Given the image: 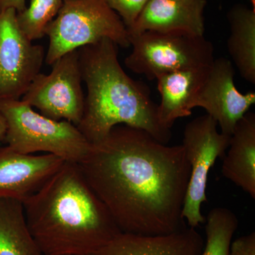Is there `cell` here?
<instances>
[{
    "instance_id": "ba28073f",
    "label": "cell",
    "mask_w": 255,
    "mask_h": 255,
    "mask_svg": "<svg viewBox=\"0 0 255 255\" xmlns=\"http://www.w3.org/2000/svg\"><path fill=\"white\" fill-rule=\"evenodd\" d=\"M52 65L49 74L37 75L21 100L48 118L68 121L78 127L85 99L78 50L63 55Z\"/></svg>"
},
{
    "instance_id": "44dd1931",
    "label": "cell",
    "mask_w": 255,
    "mask_h": 255,
    "mask_svg": "<svg viewBox=\"0 0 255 255\" xmlns=\"http://www.w3.org/2000/svg\"><path fill=\"white\" fill-rule=\"evenodd\" d=\"M231 255H255V233L252 232L232 242Z\"/></svg>"
},
{
    "instance_id": "277c9868",
    "label": "cell",
    "mask_w": 255,
    "mask_h": 255,
    "mask_svg": "<svg viewBox=\"0 0 255 255\" xmlns=\"http://www.w3.org/2000/svg\"><path fill=\"white\" fill-rule=\"evenodd\" d=\"M0 110L6 123V146L19 153L43 152L78 164L91 148L77 126L48 118L22 100L0 101Z\"/></svg>"
},
{
    "instance_id": "cb8c5ba5",
    "label": "cell",
    "mask_w": 255,
    "mask_h": 255,
    "mask_svg": "<svg viewBox=\"0 0 255 255\" xmlns=\"http://www.w3.org/2000/svg\"><path fill=\"white\" fill-rule=\"evenodd\" d=\"M251 1L253 6V9L255 10V0H251Z\"/></svg>"
},
{
    "instance_id": "2e32d148",
    "label": "cell",
    "mask_w": 255,
    "mask_h": 255,
    "mask_svg": "<svg viewBox=\"0 0 255 255\" xmlns=\"http://www.w3.org/2000/svg\"><path fill=\"white\" fill-rule=\"evenodd\" d=\"M229 54L244 80L255 84V10L236 4L227 14Z\"/></svg>"
},
{
    "instance_id": "7402d4cb",
    "label": "cell",
    "mask_w": 255,
    "mask_h": 255,
    "mask_svg": "<svg viewBox=\"0 0 255 255\" xmlns=\"http://www.w3.org/2000/svg\"><path fill=\"white\" fill-rule=\"evenodd\" d=\"M26 7V0H0V13L9 9H14L16 12H19Z\"/></svg>"
},
{
    "instance_id": "8fae6325",
    "label": "cell",
    "mask_w": 255,
    "mask_h": 255,
    "mask_svg": "<svg viewBox=\"0 0 255 255\" xmlns=\"http://www.w3.org/2000/svg\"><path fill=\"white\" fill-rule=\"evenodd\" d=\"M50 154L26 155L0 148V199L23 202L33 195L65 163Z\"/></svg>"
},
{
    "instance_id": "e0dca14e",
    "label": "cell",
    "mask_w": 255,
    "mask_h": 255,
    "mask_svg": "<svg viewBox=\"0 0 255 255\" xmlns=\"http://www.w3.org/2000/svg\"><path fill=\"white\" fill-rule=\"evenodd\" d=\"M0 255H43L30 232L21 201L0 199Z\"/></svg>"
},
{
    "instance_id": "7a4b0ae2",
    "label": "cell",
    "mask_w": 255,
    "mask_h": 255,
    "mask_svg": "<svg viewBox=\"0 0 255 255\" xmlns=\"http://www.w3.org/2000/svg\"><path fill=\"white\" fill-rule=\"evenodd\" d=\"M23 206L43 255H92L122 233L77 163L65 162Z\"/></svg>"
},
{
    "instance_id": "30bf717a",
    "label": "cell",
    "mask_w": 255,
    "mask_h": 255,
    "mask_svg": "<svg viewBox=\"0 0 255 255\" xmlns=\"http://www.w3.org/2000/svg\"><path fill=\"white\" fill-rule=\"evenodd\" d=\"M232 63L224 58L215 59L191 104L204 109L216 121L221 132L232 135L238 122L255 104V93L242 94L234 83Z\"/></svg>"
},
{
    "instance_id": "4fadbf2b",
    "label": "cell",
    "mask_w": 255,
    "mask_h": 255,
    "mask_svg": "<svg viewBox=\"0 0 255 255\" xmlns=\"http://www.w3.org/2000/svg\"><path fill=\"white\" fill-rule=\"evenodd\" d=\"M204 243L196 228L189 226L156 236L122 232L92 255H201Z\"/></svg>"
},
{
    "instance_id": "9a60e30c",
    "label": "cell",
    "mask_w": 255,
    "mask_h": 255,
    "mask_svg": "<svg viewBox=\"0 0 255 255\" xmlns=\"http://www.w3.org/2000/svg\"><path fill=\"white\" fill-rule=\"evenodd\" d=\"M223 157V177L255 199V114L246 113L236 124Z\"/></svg>"
},
{
    "instance_id": "9c48e42d",
    "label": "cell",
    "mask_w": 255,
    "mask_h": 255,
    "mask_svg": "<svg viewBox=\"0 0 255 255\" xmlns=\"http://www.w3.org/2000/svg\"><path fill=\"white\" fill-rule=\"evenodd\" d=\"M44 48L33 44L18 27L16 11L0 13V101L18 100L41 73Z\"/></svg>"
},
{
    "instance_id": "603a6c76",
    "label": "cell",
    "mask_w": 255,
    "mask_h": 255,
    "mask_svg": "<svg viewBox=\"0 0 255 255\" xmlns=\"http://www.w3.org/2000/svg\"><path fill=\"white\" fill-rule=\"evenodd\" d=\"M6 133V123L4 116L0 110V148L1 143L4 141Z\"/></svg>"
},
{
    "instance_id": "5bb4252c",
    "label": "cell",
    "mask_w": 255,
    "mask_h": 255,
    "mask_svg": "<svg viewBox=\"0 0 255 255\" xmlns=\"http://www.w3.org/2000/svg\"><path fill=\"white\" fill-rule=\"evenodd\" d=\"M211 65L172 72L157 79L161 99L157 105V117L162 127L171 130L177 119L191 115L192 101Z\"/></svg>"
},
{
    "instance_id": "3957f363",
    "label": "cell",
    "mask_w": 255,
    "mask_h": 255,
    "mask_svg": "<svg viewBox=\"0 0 255 255\" xmlns=\"http://www.w3.org/2000/svg\"><path fill=\"white\" fill-rule=\"evenodd\" d=\"M78 54L87 94L77 127L90 143L103 140L119 125L142 129L168 143L172 131L159 123L157 105L149 89L132 80L121 66L116 43L106 38L79 48Z\"/></svg>"
},
{
    "instance_id": "ffe728a7",
    "label": "cell",
    "mask_w": 255,
    "mask_h": 255,
    "mask_svg": "<svg viewBox=\"0 0 255 255\" xmlns=\"http://www.w3.org/2000/svg\"><path fill=\"white\" fill-rule=\"evenodd\" d=\"M150 0H105L111 9L120 16L127 30L132 27Z\"/></svg>"
},
{
    "instance_id": "52a82bcc",
    "label": "cell",
    "mask_w": 255,
    "mask_h": 255,
    "mask_svg": "<svg viewBox=\"0 0 255 255\" xmlns=\"http://www.w3.org/2000/svg\"><path fill=\"white\" fill-rule=\"evenodd\" d=\"M231 136L219 131L216 121L208 114L193 119L184 128L182 145L190 164L191 174L182 216L190 227L205 223L201 206L207 201L209 171L216 159L224 157Z\"/></svg>"
},
{
    "instance_id": "5b68a950",
    "label": "cell",
    "mask_w": 255,
    "mask_h": 255,
    "mask_svg": "<svg viewBox=\"0 0 255 255\" xmlns=\"http://www.w3.org/2000/svg\"><path fill=\"white\" fill-rule=\"evenodd\" d=\"M45 34L49 38L45 60L50 65L66 53L106 38L123 48L130 46L127 26L105 0H63Z\"/></svg>"
},
{
    "instance_id": "ac0fdd59",
    "label": "cell",
    "mask_w": 255,
    "mask_h": 255,
    "mask_svg": "<svg viewBox=\"0 0 255 255\" xmlns=\"http://www.w3.org/2000/svg\"><path fill=\"white\" fill-rule=\"evenodd\" d=\"M205 223L206 241L201 255H231L233 236L238 227L237 216L227 208H214Z\"/></svg>"
},
{
    "instance_id": "7c38bea8",
    "label": "cell",
    "mask_w": 255,
    "mask_h": 255,
    "mask_svg": "<svg viewBox=\"0 0 255 255\" xmlns=\"http://www.w3.org/2000/svg\"><path fill=\"white\" fill-rule=\"evenodd\" d=\"M206 4V0H150L128 30L129 37L147 31L204 36Z\"/></svg>"
},
{
    "instance_id": "8992f818",
    "label": "cell",
    "mask_w": 255,
    "mask_h": 255,
    "mask_svg": "<svg viewBox=\"0 0 255 255\" xmlns=\"http://www.w3.org/2000/svg\"><path fill=\"white\" fill-rule=\"evenodd\" d=\"M129 39L132 50L126 58V66L150 80L211 65L215 60L214 46L204 36L147 31Z\"/></svg>"
},
{
    "instance_id": "d6986e66",
    "label": "cell",
    "mask_w": 255,
    "mask_h": 255,
    "mask_svg": "<svg viewBox=\"0 0 255 255\" xmlns=\"http://www.w3.org/2000/svg\"><path fill=\"white\" fill-rule=\"evenodd\" d=\"M63 0H31L29 6L16 12L20 30L30 41L43 38L47 26L58 14Z\"/></svg>"
},
{
    "instance_id": "6da1fadb",
    "label": "cell",
    "mask_w": 255,
    "mask_h": 255,
    "mask_svg": "<svg viewBox=\"0 0 255 255\" xmlns=\"http://www.w3.org/2000/svg\"><path fill=\"white\" fill-rule=\"evenodd\" d=\"M78 165L122 233L156 236L187 226L182 212L191 167L182 144L117 126Z\"/></svg>"
}]
</instances>
